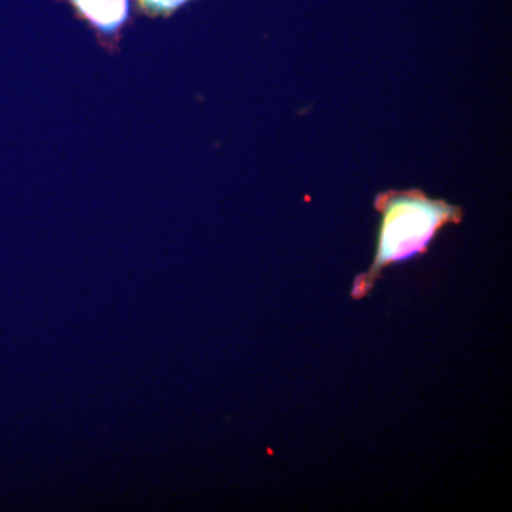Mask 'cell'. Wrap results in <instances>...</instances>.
Segmentation results:
<instances>
[{"mask_svg": "<svg viewBox=\"0 0 512 512\" xmlns=\"http://www.w3.org/2000/svg\"><path fill=\"white\" fill-rule=\"evenodd\" d=\"M376 207L383 215L376 258L369 272L355 279L353 299L369 295L387 266L424 254L434 235L463 215L460 208L431 200L419 191L379 195Z\"/></svg>", "mask_w": 512, "mask_h": 512, "instance_id": "6da1fadb", "label": "cell"}, {"mask_svg": "<svg viewBox=\"0 0 512 512\" xmlns=\"http://www.w3.org/2000/svg\"><path fill=\"white\" fill-rule=\"evenodd\" d=\"M77 12L100 33L114 36L130 18V0H70Z\"/></svg>", "mask_w": 512, "mask_h": 512, "instance_id": "7a4b0ae2", "label": "cell"}, {"mask_svg": "<svg viewBox=\"0 0 512 512\" xmlns=\"http://www.w3.org/2000/svg\"><path fill=\"white\" fill-rule=\"evenodd\" d=\"M138 6L148 15H170L190 0H137Z\"/></svg>", "mask_w": 512, "mask_h": 512, "instance_id": "3957f363", "label": "cell"}]
</instances>
